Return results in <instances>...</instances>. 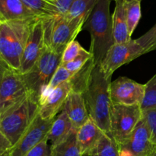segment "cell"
I'll return each instance as SVG.
<instances>
[{
	"label": "cell",
	"instance_id": "30",
	"mask_svg": "<svg viewBox=\"0 0 156 156\" xmlns=\"http://www.w3.org/2000/svg\"><path fill=\"white\" fill-rule=\"evenodd\" d=\"M142 117L149 127L152 142L156 145V108L143 111Z\"/></svg>",
	"mask_w": 156,
	"mask_h": 156
},
{
	"label": "cell",
	"instance_id": "7",
	"mask_svg": "<svg viewBox=\"0 0 156 156\" xmlns=\"http://www.w3.org/2000/svg\"><path fill=\"white\" fill-rule=\"evenodd\" d=\"M141 118L140 105L125 106L113 104L111 114V138L115 141L118 148L127 142Z\"/></svg>",
	"mask_w": 156,
	"mask_h": 156
},
{
	"label": "cell",
	"instance_id": "32",
	"mask_svg": "<svg viewBox=\"0 0 156 156\" xmlns=\"http://www.w3.org/2000/svg\"><path fill=\"white\" fill-rule=\"evenodd\" d=\"M74 0H57L56 12L57 17H64L69 10Z\"/></svg>",
	"mask_w": 156,
	"mask_h": 156
},
{
	"label": "cell",
	"instance_id": "35",
	"mask_svg": "<svg viewBox=\"0 0 156 156\" xmlns=\"http://www.w3.org/2000/svg\"><path fill=\"white\" fill-rule=\"evenodd\" d=\"M119 150V156H136L128 149L124 147H120L118 148Z\"/></svg>",
	"mask_w": 156,
	"mask_h": 156
},
{
	"label": "cell",
	"instance_id": "33",
	"mask_svg": "<svg viewBox=\"0 0 156 156\" xmlns=\"http://www.w3.org/2000/svg\"><path fill=\"white\" fill-rule=\"evenodd\" d=\"M12 149V145L0 129V156Z\"/></svg>",
	"mask_w": 156,
	"mask_h": 156
},
{
	"label": "cell",
	"instance_id": "37",
	"mask_svg": "<svg viewBox=\"0 0 156 156\" xmlns=\"http://www.w3.org/2000/svg\"><path fill=\"white\" fill-rule=\"evenodd\" d=\"M149 156H156V149Z\"/></svg>",
	"mask_w": 156,
	"mask_h": 156
},
{
	"label": "cell",
	"instance_id": "31",
	"mask_svg": "<svg viewBox=\"0 0 156 156\" xmlns=\"http://www.w3.org/2000/svg\"><path fill=\"white\" fill-rule=\"evenodd\" d=\"M47 137L38 143L25 156H51V148L48 146Z\"/></svg>",
	"mask_w": 156,
	"mask_h": 156
},
{
	"label": "cell",
	"instance_id": "28",
	"mask_svg": "<svg viewBox=\"0 0 156 156\" xmlns=\"http://www.w3.org/2000/svg\"><path fill=\"white\" fill-rule=\"evenodd\" d=\"M85 49L81 46L79 41H73L66 46L62 53V58H61V64L66 63L73 60L76 57H77Z\"/></svg>",
	"mask_w": 156,
	"mask_h": 156
},
{
	"label": "cell",
	"instance_id": "20",
	"mask_svg": "<svg viewBox=\"0 0 156 156\" xmlns=\"http://www.w3.org/2000/svg\"><path fill=\"white\" fill-rule=\"evenodd\" d=\"M77 130L73 129L68 137L51 148V156H82L77 141Z\"/></svg>",
	"mask_w": 156,
	"mask_h": 156
},
{
	"label": "cell",
	"instance_id": "9",
	"mask_svg": "<svg viewBox=\"0 0 156 156\" xmlns=\"http://www.w3.org/2000/svg\"><path fill=\"white\" fill-rule=\"evenodd\" d=\"M27 94L23 75L8 68L0 83V115L19 103Z\"/></svg>",
	"mask_w": 156,
	"mask_h": 156
},
{
	"label": "cell",
	"instance_id": "23",
	"mask_svg": "<svg viewBox=\"0 0 156 156\" xmlns=\"http://www.w3.org/2000/svg\"><path fill=\"white\" fill-rule=\"evenodd\" d=\"M123 5H124L125 15H126L129 34L132 36L142 16L141 1L139 0L123 1Z\"/></svg>",
	"mask_w": 156,
	"mask_h": 156
},
{
	"label": "cell",
	"instance_id": "22",
	"mask_svg": "<svg viewBox=\"0 0 156 156\" xmlns=\"http://www.w3.org/2000/svg\"><path fill=\"white\" fill-rule=\"evenodd\" d=\"M96 2L97 0H74L69 10L64 17L69 20L82 18L86 21Z\"/></svg>",
	"mask_w": 156,
	"mask_h": 156
},
{
	"label": "cell",
	"instance_id": "15",
	"mask_svg": "<svg viewBox=\"0 0 156 156\" xmlns=\"http://www.w3.org/2000/svg\"><path fill=\"white\" fill-rule=\"evenodd\" d=\"M62 111L66 113L73 129L78 130L89 118L83 94L72 91L66 100Z\"/></svg>",
	"mask_w": 156,
	"mask_h": 156
},
{
	"label": "cell",
	"instance_id": "13",
	"mask_svg": "<svg viewBox=\"0 0 156 156\" xmlns=\"http://www.w3.org/2000/svg\"><path fill=\"white\" fill-rule=\"evenodd\" d=\"M121 147L128 149L136 156H149L156 149V145L152 142L150 131L143 117L127 142Z\"/></svg>",
	"mask_w": 156,
	"mask_h": 156
},
{
	"label": "cell",
	"instance_id": "8",
	"mask_svg": "<svg viewBox=\"0 0 156 156\" xmlns=\"http://www.w3.org/2000/svg\"><path fill=\"white\" fill-rule=\"evenodd\" d=\"M143 49L136 40L128 42L114 43L109 49L100 67L108 77H111L113 73L122 66L132 62L134 59L144 55Z\"/></svg>",
	"mask_w": 156,
	"mask_h": 156
},
{
	"label": "cell",
	"instance_id": "39",
	"mask_svg": "<svg viewBox=\"0 0 156 156\" xmlns=\"http://www.w3.org/2000/svg\"><path fill=\"white\" fill-rule=\"evenodd\" d=\"M116 1H117V0H116ZM123 1H127V0H123ZM139 1H142V0H139Z\"/></svg>",
	"mask_w": 156,
	"mask_h": 156
},
{
	"label": "cell",
	"instance_id": "29",
	"mask_svg": "<svg viewBox=\"0 0 156 156\" xmlns=\"http://www.w3.org/2000/svg\"><path fill=\"white\" fill-rule=\"evenodd\" d=\"M73 76V73H70L69 70H67L66 69L60 65L57 68L56 71L55 72L54 75H53V78L51 79V81L48 85L50 88L54 89L61 84L70 81Z\"/></svg>",
	"mask_w": 156,
	"mask_h": 156
},
{
	"label": "cell",
	"instance_id": "38",
	"mask_svg": "<svg viewBox=\"0 0 156 156\" xmlns=\"http://www.w3.org/2000/svg\"><path fill=\"white\" fill-rule=\"evenodd\" d=\"M3 22H4V21H2V19H1V18H0V26H1V24H2V23H3Z\"/></svg>",
	"mask_w": 156,
	"mask_h": 156
},
{
	"label": "cell",
	"instance_id": "12",
	"mask_svg": "<svg viewBox=\"0 0 156 156\" xmlns=\"http://www.w3.org/2000/svg\"><path fill=\"white\" fill-rule=\"evenodd\" d=\"M55 119V118H54ZM54 119H43L37 114L33 122L21 138L11 149L10 156H25L38 143L47 137Z\"/></svg>",
	"mask_w": 156,
	"mask_h": 156
},
{
	"label": "cell",
	"instance_id": "40",
	"mask_svg": "<svg viewBox=\"0 0 156 156\" xmlns=\"http://www.w3.org/2000/svg\"><path fill=\"white\" fill-rule=\"evenodd\" d=\"M114 1H116V0H114Z\"/></svg>",
	"mask_w": 156,
	"mask_h": 156
},
{
	"label": "cell",
	"instance_id": "34",
	"mask_svg": "<svg viewBox=\"0 0 156 156\" xmlns=\"http://www.w3.org/2000/svg\"><path fill=\"white\" fill-rule=\"evenodd\" d=\"M8 68H9V66L0 58V83H1V81L2 79L3 76H4L5 73Z\"/></svg>",
	"mask_w": 156,
	"mask_h": 156
},
{
	"label": "cell",
	"instance_id": "27",
	"mask_svg": "<svg viewBox=\"0 0 156 156\" xmlns=\"http://www.w3.org/2000/svg\"><path fill=\"white\" fill-rule=\"evenodd\" d=\"M92 53L89 51V50H84L77 57L75 58L73 60L70 61V62H66V63L61 64V66L64 67V68L66 69L67 70L70 72V73H77L78 71L81 69L85 64L87 63L89 59H91V58H93Z\"/></svg>",
	"mask_w": 156,
	"mask_h": 156
},
{
	"label": "cell",
	"instance_id": "1",
	"mask_svg": "<svg viewBox=\"0 0 156 156\" xmlns=\"http://www.w3.org/2000/svg\"><path fill=\"white\" fill-rule=\"evenodd\" d=\"M111 83V77L105 76L100 66L95 65L82 94L90 118L110 137L113 105L110 94Z\"/></svg>",
	"mask_w": 156,
	"mask_h": 156
},
{
	"label": "cell",
	"instance_id": "17",
	"mask_svg": "<svg viewBox=\"0 0 156 156\" xmlns=\"http://www.w3.org/2000/svg\"><path fill=\"white\" fill-rule=\"evenodd\" d=\"M37 17L21 0H0V18L4 22L30 19Z\"/></svg>",
	"mask_w": 156,
	"mask_h": 156
},
{
	"label": "cell",
	"instance_id": "11",
	"mask_svg": "<svg viewBox=\"0 0 156 156\" xmlns=\"http://www.w3.org/2000/svg\"><path fill=\"white\" fill-rule=\"evenodd\" d=\"M145 93V85L127 77H119L110 85V94L114 105H140Z\"/></svg>",
	"mask_w": 156,
	"mask_h": 156
},
{
	"label": "cell",
	"instance_id": "16",
	"mask_svg": "<svg viewBox=\"0 0 156 156\" xmlns=\"http://www.w3.org/2000/svg\"><path fill=\"white\" fill-rule=\"evenodd\" d=\"M104 134L105 133L89 117L76 133L82 156H89Z\"/></svg>",
	"mask_w": 156,
	"mask_h": 156
},
{
	"label": "cell",
	"instance_id": "2",
	"mask_svg": "<svg viewBox=\"0 0 156 156\" xmlns=\"http://www.w3.org/2000/svg\"><path fill=\"white\" fill-rule=\"evenodd\" d=\"M112 0H97L83 29L91 35L89 51L94 56V63L100 66L107 53L114 44L112 30V16L110 5Z\"/></svg>",
	"mask_w": 156,
	"mask_h": 156
},
{
	"label": "cell",
	"instance_id": "14",
	"mask_svg": "<svg viewBox=\"0 0 156 156\" xmlns=\"http://www.w3.org/2000/svg\"><path fill=\"white\" fill-rule=\"evenodd\" d=\"M73 88L70 82H66L53 89L46 101L39 106L38 114L43 119L51 120L62 111V106Z\"/></svg>",
	"mask_w": 156,
	"mask_h": 156
},
{
	"label": "cell",
	"instance_id": "10",
	"mask_svg": "<svg viewBox=\"0 0 156 156\" xmlns=\"http://www.w3.org/2000/svg\"><path fill=\"white\" fill-rule=\"evenodd\" d=\"M47 49L42 18L38 17L32 25L24 47L19 73L23 75L30 71Z\"/></svg>",
	"mask_w": 156,
	"mask_h": 156
},
{
	"label": "cell",
	"instance_id": "24",
	"mask_svg": "<svg viewBox=\"0 0 156 156\" xmlns=\"http://www.w3.org/2000/svg\"><path fill=\"white\" fill-rule=\"evenodd\" d=\"M89 156H119L118 146L111 137L105 133Z\"/></svg>",
	"mask_w": 156,
	"mask_h": 156
},
{
	"label": "cell",
	"instance_id": "19",
	"mask_svg": "<svg viewBox=\"0 0 156 156\" xmlns=\"http://www.w3.org/2000/svg\"><path fill=\"white\" fill-rule=\"evenodd\" d=\"M73 129V125L66 113L64 111H61L60 114L55 117L47 134V140L51 143L50 147H54L65 140Z\"/></svg>",
	"mask_w": 156,
	"mask_h": 156
},
{
	"label": "cell",
	"instance_id": "6",
	"mask_svg": "<svg viewBox=\"0 0 156 156\" xmlns=\"http://www.w3.org/2000/svg\"><path fill=\"white\" fill-rule=\"evenodd\" d=\"M62 55V53L47 48L33 68L23 74L28 93L37 100L41 90L49 85L55 72L61 65Z\"/></svg>",
	"mask_w": 156,
	"mask_h": 156
},
{
	"label": "cell",
	"instance_id": "3",
	"mask_svg": "<svg viewBox=\"0 0 156 156\" xmlns=\"http://www.w3.org/2000/svg\"><path fill=\"white\" fill-rule=\"evenodd\" d=\"M37 18L5 21L0 26V58L15 71H20L24 47Z\"/></svg>",
	"mask_w": 156,
	"mask_h": 156
},
{
	"label": "cell",
	"instance_id": "4",
	"mask_svg": "<svg viewBox=\"0 0 156 156\" xmlns=\"http://www.w3.org/2000/svg\"><path fill=\"white\" fill-rule=\"evenodd\" d=\"M38 111V100L28 93L19 103L0 115V129L12 147L28 129Z\"/></svg>",
	"mask_w": 156,
	"mask_h": 156
},
{
	"label": "cell",
	"instance_id": "36",
	"mask_svg": "<svg viewBox=\"0 0 156 156\" xmlns=\"http://www.w3.org/2000/svg\"><path fill=\"white\" fill-rule=\"evenodd\" d=\"M10 152H11V150L9 151V152H5V153L3 154V155H2L1 156H10Z\"/></svg>",
	"mask_w": 156,
	"mask_h": 156
},
{
	"label": "cell",
	"instance_id": "26",
	"mask_svg": "<svg viewBox=\"0 0 156 156\" xmlns=\"http://www.w3.org/2000/svg\"><path fill=\"white\" fill-rule=\"evenodd\" d=\"M136 41L143 49L145 54L156 50V24Z\"/></svg>",
	"mask_w": 156,
	"mask_h": 156
},
{
	"label": "cell",
	"instance_id": "5",
	"mask_svg": "<svg viewBox=\"0 0 156 156\" xmlns=\"http://www.w3.org/2000/svg\"><path fill=\"white\" fill-rule=\"evenodd\" d=\"M42 21L47 48L61 53L75 41L85 23L82 18L69 20L65 17H49L42 18Z\"/></svg>",
	"mask_w": 156,
	"mask_h": 156
},
{
	"label": "cell",
	"instance_id": "25",
	"mask_svg": "<svg viewBox=\"0 0 156 156\" xmlns=\"http://www.w3.org/2000/svg\"><path fill=\"white\" fill-rule=\"evenodd\" d=\"M142 111L156 108V74L145 84V93L140 105Z\"/></svg>",
	"mask_w": 156,
	"mask_h": 156
},
{
	"label": "cell",
	"instance_id": "21",
	"mask_svg": "<svg viewBox=\"0 0 156 156\" xmlns=\"http://www.w3.org/2000/svg\"><path fill=\"white\" fill-rule=\"evenodd\" d=\"M94 66H95V63H94V57H93L89 59L79 71L73 74V77L69 81L72 85V88H73L72 91L83 94L89 80L91 72Z\"/></svg>",
	"mask_w": 156,
	"mask_h": 156
},
{
	"label": "cell",
	"instance_id": "18",
	"mask_svg": "<svg viewBox=\"0 0 156 156\" xmlns=\"http://www.w3.org/2000/svg\"><path fill=\"white\" fill-rule=\"evenodd\" d=\"M115 2V9L112 15V30L114 43L120 44L128 42L132 39L126 22L123 1L117 0Z\"/></svg>",
	"mask_w": 156,
	"mask_h": 156
}]
</instances>
